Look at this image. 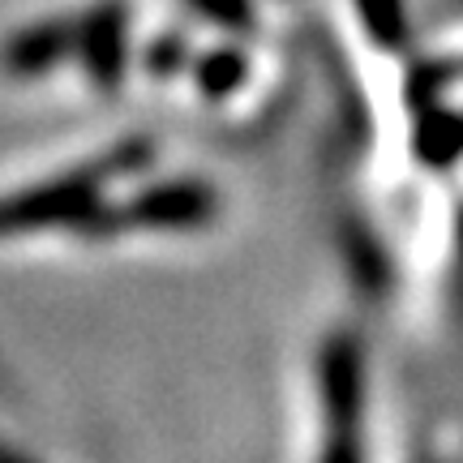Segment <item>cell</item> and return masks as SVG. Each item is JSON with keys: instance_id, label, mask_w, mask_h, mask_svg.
<instances>
[{"instance_id": "7", "label": "cell", "mask_w": 463, "mask_h": 463, "mask_svg": "<svg viewBox=\"0 0 463 463\" xmlns=\"http://www.w3.org/2000/svg\"><path fill=\"white\" fill-rule=\"evenodd\" d=\"M364 5V17H369V26H373V34H378L382 43H391V39H399V0H361Z\"/></svg>"}, {"instance_id": "4", "label": "cell", "mask_w": 463, "mask_h": 463, "mask_svg": "<svg viewBox=\"0 0 463 463\" xmlns=\"http://www.w3.org/2000/svg\"><path fill=\"white\" fill-rule=\"evenodd\" d=\"M78 48V26L73 22H39L31 31L14 34L0 52V69L9 78H39L52 65H61Z\"/></svg>"}, {"instance_id": "2", "label": "cell", "mask_w": 463, "mask_h": 463, "mask_svg": "<svg viewBox=\"0 0 463 463\" xmlns=\"http://www.w3.org/2000/svg\"><path fill=\"white\" fill-rule=\"evenodd\" d=\"M317 395L326 412V442L317 463H364V352L352 335H331L322 344Z\"/></svg>"}, {"instance_id": "9", "label": "cell", "mask_w": 463, "mask_h": 463, "mask_svg": "<svg viewBox=\"0 0 463 463\" xmlns=\"http://www.w3.org/2000/svg\"><path fill=\"white\" fill-rule=\"evenodd\" d=\"M0 463H26V459H17L14 450H5V447H0Z\"/></svg>"}, {"instance_id": "3", "label": "cell", "mask_w": 463, "mask_h": 463, "mask_svg": "<svg viewBox=\"0 0 463 463\" xmlns=\"http://www.w3.org/2000/svg\"><path fill=\"white\" fill-rule=\"evenodd\" d=\"M219 215V194L206 181H155L137 189L120 206H108L99 219V236L112 228H150V232H194Z\"/></svg>"}, {"instance_id": "5", "label": "cell", "mask_w": 463, "mask_h": 463, "mask_svg": "<svg viewBox=\"0 0 463 463\" xmlns=\"http://www.w3.org/2000/svg\"><path fill=\"white\" fill-rule=\"evenodd\" d=\"M78 48H82V61L90 69V78L112 90L125 73V22L116 9H99L95 17H86L82 31H78Z\"/></svg>"}, {"instance_id": "8", "label": "cell", "mask_w": 463, "mask_h": 463, "mask_svg": "<svg viewBox=\"0 0 463 463\" xmlns=\"http://www.w3.org/2000/svg\"><path fill=\"white\" fill-rule=\"evenodd\" d=\"M194 5L223 26H249V0H194Z\"/></svg>"}, {"instance_id": "1", "label": "cell", "mask_w": 463, "mask_h": 463, "mask_svg": "<svg viewBox=\"0 0 463 463\" xmlns=\"http://www.w3.org/2000/svg\"><path fill=\"white\" fill-rule=\"evenodd\" d=\"M150 142H125L112 155H103L95 167H78L61 181H39L31 189H17L0 198V241L9 236H26V232L43 228H86L99 232L103 219V181L116 172H137L150 164Z\"/></svg>"}, {"instance_id": "6", "label": "cell", "mask_w": 463, "mask_h": 463, "mask_svg": "<svg viewBox=\"0 0 463 463\" xmlns=\"http://www.w3.org/2000/svg\"><path fill=\"white\" fill-rule=\"evenodd\" d=\"M194 78H198L202 95L223 99V95H232L236 86L245 82V56L232 48H219V52H211V56H202L198 69H194Z\"/></svg>"}]
</instances>
